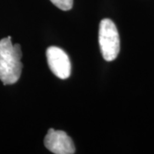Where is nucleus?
<instances>
[{"label": "nucleus", "mask_w": 154, "mask_h": 154, "mask_svg": "<svg viewBox=\"0 0 154 154\" xmlns=\"http://www.w3.org/2000/svg\"><path fill=\"white\" fill-rule=\"evenodd\" d=\"M99 43L104 59L115 60L120 51V38L116 24L110 19H103L99 24Z\"/></svg>", "instance_id": "obj_2"}, {"label": "nucleus", "mask_w": 154, "mask_h": 154, "mask_svg": "<svg viewBox=\"0 0 154 154\" xmlns=\"http://www.w3.org/2000/svg\"><path fill=\"white\" fill-rule=\"evenodd\" d=\"M45 147L56 154H73L75 152L74 142L66 133L50 128L44 140Z\"/></svg>", "instance_id": "obj_4"}, {"label": "nucleus", "mask_w": 154, "mask_h": 154, "mask_svg": "<svg viewBox=\"0 0 154 154\" xmlns=\"http://www.w3.org/2000/svg\"><path fill=\"white\" fill-rule=\"evenodd\" d=\"M22 52L19 44L12 45L11 37L0 40V80L4 85L17 82L22 69Z\"/></svg>", "instance_id": "obj_1"}, {"label": "nucleus", "mask_w": 154, "mask_h": 154, "mask_svg": "<svg viewBox=\"0 0 154 154\" xmlns=\"http://www.w3.org/2000/svg\"><path fill=\"white\" fill-rule=\"evenodd\" d=\"M46 58L51 71L62 80L69 78L71 73V63L67 53L59 47L50 46L46 50Z\"/></svg>", "instance_id": "obj_3"}, {"label": "nucleus", "mask_w": 154, "mask_h": 154, "mask_svg": "<svg viewBox=\"0 0 154 154\" xmlns=\"http://www.w3.org/2000/svg\"><path fill=\"white\" fill-rule=\"evenodd\" d=\"M62 11H69L73 7V0H50Z\"/></svg>", "instance_id": "obj_5"}]
</instances>
